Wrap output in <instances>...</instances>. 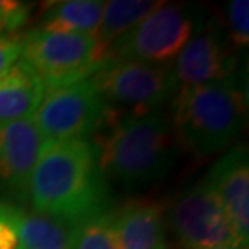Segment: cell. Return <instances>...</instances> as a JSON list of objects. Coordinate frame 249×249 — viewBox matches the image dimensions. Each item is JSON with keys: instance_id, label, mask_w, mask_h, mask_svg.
<instances>
[{"instance_id": "cell-14", "label": "cell", "mask_w": 249, "mask_h": 249, "mask_svg": "<svg viewBox=\"0 0 249 249\" xmlns=\"http://www.w3.org/2000/svg\"><path fill=\"white\" fill-rule=\"evenodd\" d=\"M163 2L151 0H110L104 2L102 17L97 29L94 31V39L97 42L102 62H107V51L117 39L138 26L147 15H151Z\"/></svg>"}, {"instance_id": "cell-8", "label": "cell", "mask_w": 249, "mask_h": 249, "mask_svg": "<svg viewBox=\"0 0 249 249\" xmlns=\"http://www.w3.org/2000/svg\"><path fill=\"white\" fill-rule=\"evenodd\" d=\"M172 227L188 249L240 246L225 212L206 181L183 193L170 213Z\"/></svg>"}, {"instance_id": "cell-11", "label": "cell", "mask_w": 249, "mask_h": 249, "mask_svg": "<svg viewBox=\"0 0 249 249\" xmlns=\"http://www.w3.org/2000/svg\"><path fill=\"white\" fill-rule=\"evenodd\" d=\"M233 58L217 33L202 31L189 37L177 55L173 73L181 86H199L230 78Z\"/></svg>"}, {"instance_id": "cell-22", "label": "cell", "mask_w": 249, "mask_h": 249, "mask_svg": "<svg viewBox=\"0 0 249 249\" xmlns=\"http://www.w3.org/2000/svg\"><path fill=\"white\" fill-rule=\"evenodd\" d=\"M206 249H246L240 246H218V248H206Z\"/></svg>"}, {"instance_id": "cell-2", "label": "cell", "mask_w": 249, "mask_h": 249, "mask_svg": "<svg viewBox=\"0 0 249 249\" xmlns=\"http://www.w3.org/2000/svg\"><path fill=\"white\" fill-rule=\"evenodd\" d=\"M28 197L34 212L71 225L102 212L107 186L94 144L88 139L47 141L31 173Z\"/></svg>"}, {"instance_id": "cell-21", "label": "cell", "mask_w": 249, "mask_h": 249, "mask_svg": "<svg viewBox=\"0 0 249 249\" xmlns=\"http://www.w3.org/2000/svg\"><path fill=\"white\" fill-rule=\"evenodd\" d=\"M21 41L0 36V78L5 76L21 58Z\"/></svg>"}, {"instance_id": "cell-20", "label": "cell", "mask_w": 249, "mask_h": 249, "mask_svg": "<svg viewBox=\"0 0 249 249\" xmlns=\"http://www.w3.org/2000/svg\"><path fill=\"white\" fill-rule=\"evenodd\" d=\"M28 7L21 2L15 0H0V23L5 29H17L26 21L28 18Z\"/></svg>"}, {"instance_id": "cell-12", "label": "cell", "mask_w": 249, "mask_h": 249, "mask_svg": "<svg viewBox=\"0 0 249 249\" xmlns=\"http://www.w3.org/2000/svg\"><path fill=\"white\" fill-rule=\"evenodd\" d=\"M120 249H168L162 207L152 202H133L115 212Z\"/></svg>"}, {"instance_id": "cell-9", "label": "cell", "mask_w": 249, "mask_h": 249, "mask_svg": "<svg viewBox=\"0 0 249 249\" xmlns=\"http://www.w3.org/2000/svg\"><path fill=\"white\" fill-rule=\"evenodd\" d=\"M215 194L241 246L249 238V163L245 147L227 152L204 178Z\"/></svg>"}, {"instance_id": "cell-19", "label": "cell", "mask_w": 249, "mask_h": 249, "mask_svg": "<svg viewBox=\"0 0 249 249\" xmlns=\"http://www.w3.org/2000/svg\"><path fill=\"white\" fill-rule=\"evenodd\" d=\"M21 213V209L0 202V249H19Z\"/></svg>"}, {"instance_id": "cell-7", "label": "cell", "mask_w": 249, "mask_h": 249, "mask_svg": "<svg viewBox=\"0 0 249 249\" xmlns=\"http://www.w3.org/2000/svg\"><path fill=\"white\" fill-rule=\"evenodd\" d=\"M193 29L194 21L185 7L163 2L108 47L107 60L163 65L181 52L193 36Z\"/></svg>"}, {"instance_id": "cell-10", "label": "cell", "mask_w": 249, "mask_h": 249, "mask_svg": "<svg viewBox=\"0 0 249 249\" xmlns=\"http://www.w3.org/2000/svg\"><path fill=\"white\" fill-rule=\"evenodd\" d=\"M46 144L33 117L0 128V185L28 196L31 173Z\"/></svg>"}, {"instance_id": "cell-13", "label": "cell", "mask_w": 249, "mask_h": 249, "mask_svg": "<svg viewBox=\"0 0 249 249\" xmlns=\"http://www.w3.org/2000/svg\"><path fill=\"white\" fill-rule=\"evenodd\" d=\"M46 88L42 81L19 60L0 78V128L31 118L41 104Z\"/></svg>"}, {"instance_id": "cell-4", "label": "cell", "mask_w": 249, "mask_h": 249, "mask_svg": "<svg viewBox=\"0 0 249 249\" xmlns=\"http://www.w3.org/2000/svg\"><path fill=\"white\" fill-rule=\"evenodd\" d=\"M21 60L44 88L89 78L104 63L92 34H65L36 29L21 41Z\"/></svg>"}, {"instance_id": "cell-16", "label": "cell", "mask_w": 249, "mask_h": 249, "mask_svg": "<svg viewBox=\"0 0 249 249\" xmlns=\"http://www.w3.org/2000/svg\"><path fill=\"white\" fill-rule=\"evenodd\" d=\"M74 225L37 212H23L19 249H71Z\"/></svg>"}, {"instance_id": "cell-17", "label": "cell", "mask_w": 249, "mask_h": 249, "mask_svg": "<svg viewBox=\"0 0 249 249\" xmlns=\"http://www.w3.org/2000/svg\"><path fill=\"white\" fill-rule=\"evenodd\" d=\"M71 249H120L115 212H99L74 225Z\"/></svg>"}, {"instance_id": "cell-1", "label": "cell", "mask_w": 249, "mask_h": 249, "mask_svg": "<svg viewBox=\"0 0 249 249\" xmlns=\"http://www.w3.org/2000/svg\"><path fill=\"white\" fill-rule=\"evenodd\" d=\"M94 147L104 178L124 185L162 180L178 159L180 142L165 112H112L97 128Z\"/></svg>"}, {"instance_id": "cell-3", "label": "cell", "mask_w": 249, "mask_h": 249, "mask_svg": "<svg viewBox=\"0 0 249 249\" xmlns=\"http://www.w3.org/2000/svg\"><path fill=\"white\" fill-rule=\"evenodd\" d=\"M245 97L230 78L181 86L173 99L172 124L180 146L201 157L228 147L245 124Z\"/></svg>"}, {"instance_id": "cell-6", "label": "cell", "mask_w": 249, "mask_h": 249, "mask_svg": "<svg viewBox=\"0 0 249 249\" xmlns=\"http://www.w3.org/2000/svg\"><path fill=\"white\" fill-rule=\"evenodd\" d=\"M89 78L106 102L139 113L160 110L180 89L173 68L134 60H107Z\"/></svg>"}, {"instance_id": "cell-15", "label": "cell", "mask_w": 249, "mask_h": 249, "mask_svg": "<svg viewBox=\"0 0 249 249\" xmlns=\"http://www.w3.org/2000/svg\"><path fill=\"white\" fill-rule=\"evenodd\" d=\"M102 10L104 2L99 0H65L53 3L44 17L41 29L49 33L94 34Z\"/></svg>"}, {"instance_id": "cell-18", "label": "cell", "mask_w": 249, "mask_h": 249, "mask_svg": "<svg viewBox=\"0 0 249 249\" xmlns=\"http://www.w3.org/2000/svg\"><path fill=\"white\" fill-rule=\"evenodd\" d=\"M228 33L235 47H246L249 42V2L231 0L227 7Z\"/></svg>"}, {"instance_id": "cell-23", "label": "cell", "mask_w": 249, "mask_h": 249, "mask_svg": "<svg viewBox=\"0 0 249 249\" xmlns=\"http://www.w3.org/2000/svg\"><path fill=\"white\" fill-rule=\"evenodd\" d=\"M2 31H5V26H3L2 23H0V33H2Z\"/></svg>"}, {"instance_id": "cell-5", "label": "cell", "mask_w": 249, "mask_h": 249, "mask_svg": "<svg viewBox=\"0 0 249 249\" xmlns=\"http://www.w3.org/2000/svg\"><path fill=\"white\" fill-rule=\"evenodd\" d=\"M107 108L91 78H84L46 89L33 120L46 141L86 139L101 126Z\"/></svg>"}]
</instances>
